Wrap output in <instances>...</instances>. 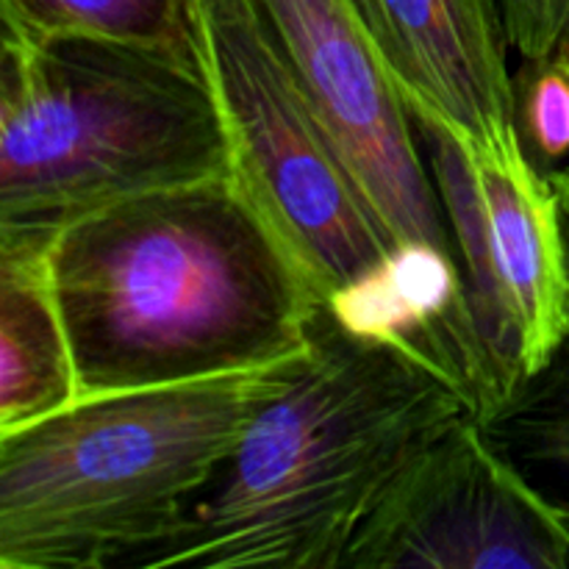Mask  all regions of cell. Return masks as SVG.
Returning <instances> with one entry per match:
<instances>
[{
    "mask_svg": "<svg viewBox=\"0 0 569 569\" xmlns=\"http://www.w3.org/2000/svg\"><path fill=\"white\" fill-rule=\"evenodd\" d=\"M300 356L83 398L0 433V569L137 567L187 520Z\"/></svg>",
    "mask_w": 569,
    "mask_h": 569,
    "instance_id": "3957f363",
    "label": "cell"
},
{
    "mask_svg": "<svg viewBox=\"0 0 569 569\" xmlns=\"http://www.w3.org/2000/svg\"><path fill=\"white\" fill-rule=\"evenodd\" d=\"M520 133L542 172L569 159V72L559 61L526 70L520 92Z\"/></svg>",
    "mask_w": 569,
    "mask_h": 569,
    "instance_id": "5bb4252c",
    "label": "cell"
},
{
    "mask_svg": "<svg viewBox=\"0 0 569 569\" xmlns=\"http://www.w3.org/2000/svg\"><path fill=\"white\" fill-rule=\"evenodd\" d=\"M556 61H559V64L565 67V70L569 72V44H567L565 50H561V56H559V59H556Z\"/></svg>",
    "mask_w": 569,
    "mask_h": 569,
    "instance_id": "e0dca14e",
    "label": "cell"
},
{
    "mask_svg": "<svg viewBox=\"0 0 569 569\" xmlns=\"http://www.w3.org/2000/svg\"><path fill=\"white\" fill-rule=\"evenodd\" d=\"M339 326L367 342L420 361L465 398L476 420L500 406L456 253L431 242H400L326 300Z\"/></svg>",
    "mask_w": 569,
    "mask_h": 569,
    "instance_id": "30bf717a",
    "label": "cell"
},
{
    "mask_svg": "<svg viewBox=\"0 0 569 569\" xmlns=\"http://www.w3.org/2000/svg\"><path fill=\"white\" fill-rule=\"evenodd\" d=\"M194 50L231 144V176L322 300L387 259V226L328 137L256 0H192Z\"/></svg>",
    "mask_w": 569,
    "mask_h": 569,
    "instance_id": "5b68a950",
    "label": "cell"
},
{
    "mask_svg": "<svg viewBox=\"0 0 569 569\" xmlns=\"http://www.w3.org/2000/svg\"><path fill=\"white\" fill-rule=\"evenodd\" d=\"M53 231L0 226V433L78 403L76 367L50 283Z\"/></svg>",
    "mask_w": 569,
    "mask_h": 569,
    "instance_id": "8fae6325",
    "label": "cell"
},
{
    "mask_svg": "<svg viewBox=\"0 0 569 569\" xmlns=\"http://www.w3.org/2000/svg\"><path fill=\"white\" fill-rule=\"evenodd\" d=\"M48 267L78 400L295 359L326 306L233 176L76 217Z\"/></svg>",
    "mask_w": 569,
    "mask_h": 569,
    "instance_id": "6da1fadb",
    "label": "cell"
},
{
    "mask_svg": "<svg viewBox=\"0 0 569 569\" xmlns=\"http://www.w3.org/2000/svg\"><path fill=\"white\" fill-rule=\"evenodd\" d=\"M481 426L495 450L569 520V337Z\"/></svg>",
    "mask_w": 569,
    "mask_h": 569,
    "instance_id": "7c38bea8",
    "label": "cell"
},
{
    "mask_svg": "<svg viewBox=\"0 0 569 569\" xmlns=\"http://www.w3.org/2000/svg\"><path fill=\"white\" fill-rule=\"evenodd\" d=\"M569 569V520L459 417L398 476L342 569Z\"/></svg>",
    "mask_w": 569,
    "mask_h": 569,
    "instance_id": "52a82bcc",
    "label": "cell"
},
{
    "mask_svg": "<svg viewBox=\"0 0 569 569\" xmlns=\"http://www.w3.org/2000/svg\"><path fill=\"white\" fill-rule=\"evenodd\" d=\"M6 22L50 37H89L198 61L192 0H0Z\"/></svg>",
    "mask_w": 569,
    "mask_h": 569,
    "instance_id": "4fadbf2b",
    "label": "cell"
},
{
    "mask_svg": "<svg viewBox=\"0 0 569 569\" xmlns=\"http://www.w3.org/2000/svg\"><path fill=\"white\" fill-rule=\"evenodd\" d=\"M0 226L56 231L103 206L231 176L200 61L3 20Z\"/></svg>",
    "mask_w": 569,
    "mask_h": 569,
    "instance_id": "277c9868",
    "label": "cell"
},
{
    "mask_svg": "<svg viewBox=\"0 0 569 569\" xmlns=\"http://www.w3.org/2000/svg\"><path fill=\"white\" fill-rule=\"evenodd\" d=\"M256 6L395 244L431 242L456 253L417 120L353 0Z\"/></svg>",
    "mask_w": 569,
    "mask_h": 569,
    "instance_id": "ba28073f",
    "label": "cell"
},
{
    "mask_svg": "<svg viewBox=\"0 0 569 569\" xmlns=\"http://www.w3.org/2000/svg\"><path fill=\"white\" fill-rule=\"evenodd\" d=\"M470 415L445 378L345 331L322 306L292 381L217 481L133 569H342L400 472Z\"/></svg>",
    "mask_w": 569,
    "mask_h": 569,
    "instance_id": "7a4b0ae2",
    "label": "cell"
},
{
    "mask_svg": "<svg viewBox=\"0 0 569 569\" xmlns=\"http://www.w3.org/2000/svg\"><path fill=\"white\" fill-rule=\"evenodd\" d=\"M415 120L470 148L522 142L498 0H353Z\"/></svg>",
    "mask_w": 569,
    "mask_h": 569,
    "instance_id": "9c48e42d",
    "label": "cell"
},
{
    "mask_svg": "<svg viewBox=\"0 0 569 569\" xmlns=\"http://www.w3.org/2000/svg\"><path fill=\"white\" fill-rule=\"evenodd\" d=\"M417 131L503 406L569 337L561 200L526 142L470 148L428 120Z\"/></svg>",
    "mask_w": 569,
    "mask_h": 569,
    "instance_id": "8992f818",
    "label": "cell"
},
{
    "mask_svg": "<svg viewBox=\"0 0 569 569\" xmlns=\"http://www.w3.org/2000/svg\"><path fill=\"white\" fill-rule=\"evenodd\" d=\"M498 6L526 70L559 59L569 44V0H498Z\"/></svg>",
    "mask_w": 569,
    "mask_h": 569,
    "instance_id": "9a60e30c",
    "label": "cell"
},
{
    "mask_svg": "<svg viewBox=\"0 0 569 569\" xmlns=\"http://www.w3.org/2000/svg\"><path fill=\"white\" fill-rule=\"evenodd\" d=\"M548 178H550V183H553L556 194H559L561 209H569V164L559 167V170H553V172H548Z\"/></svg>",
    "mask_w": 569,
    "mask_h": 569,
    "instance_id": "2e32d148",
    "label": "cell"
}]
</instances>
